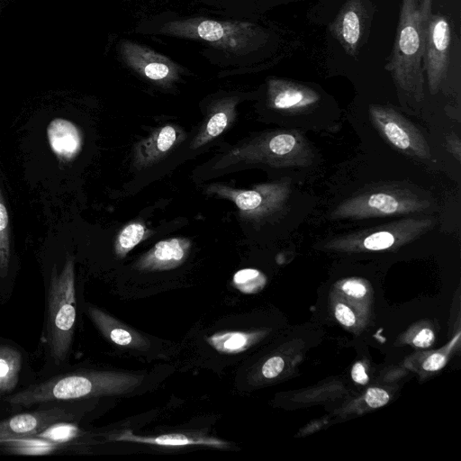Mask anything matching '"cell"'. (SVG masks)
<instances>
[{
    "label": "cell",
    "mask_w": 461,
    "mask_h": 461,
    "mask_svg": "<svg viewBox=\"0 0 461 461\" xmlns=\"http://www.w3.org/2000/svg\"><path fill=\"white\" fill-rule=\"evenodd\" d=\"M143 375L115 372H79L54 376L5 399L12 406L68 402L83 398L129 393Z\"/></svg>",
    "instance_id": "6da1fadb"
},
{
    "label": "cell",
    "mask_w": 461,
    "mask_h": 461,
    "mask_svg": "<svg viewBox=\"0 0 461 461\" xmlns=\"http://www.w3.org/2000/svg\"><path fill=\"white\" fill-rule=\"evenodd\" d=\"M433 0H402L399 23L387 69L396 83L418 96L422 92V69Z\"/></svg>",
    "instance_id": "7a4b0ae2"
},
{
    "label": "cell",
    "mask_w": 461,
    "mask_h": 461,
    "mask_svg": "<svg viewBox=\"0 0 461 461\" xmlns=\"http://www.w3.org/2000/svg\"><path fill=\"white\" fill-rule=\"evenodd\" d=\"M47 305V341L50 357L59 365L69 353L77 317L75 266L70 256L60 272L53 267Z\"/></svg>",
    "instance_id": "3957f363"
},
{
    "label": "cell",
    "mask_w": 461,
    "mask_h": 461,
    "mask_svg": "<svg viewBox=\"0 0 461 461\" xmlns=\"http://www.w3.org/2000/svg\"><path fill=\"white\" fill-rule=\"evenodd\" d=\"M158 32L205 41L233 54H245L263 43L266 34L256 24L243 21L189 18L165 23Z\"/></svg>",
    "instance_id": "277c9868"
},
{
    "label": "cell",
    "mask_w": 461,
    "mask_h": 461,
    "mask_svg": "<svg viewBox=\"0 0 461 461\" xmlns=\"http://www.w3.org/2000/svg\"><path fill=\"white\" fill-rule=\"evenodd\" d=\"M83 435L76 423L58 421L38 433L1 441L0 447L15 455L44 456L73 447Z\"/></svg>",
    "instance_id": "5b68a950"
},
{
    "label": "cell",
    "mask_w": 461,
    "mask_h": 461,
    "mask_svg": "<svg viewBox=\"0 0 461 461\" xmlns=\"http://www.w3.org/2000/svg\"><path fill=\"white\" fill-rule=\"evenodd\" d=\"M206 191L233 202L240 214L248 218L266 215L275 210L285 197L284 189L276 184L260 185L248 190L214 183Z\"/></svg>",
    "instance_id": "8992f818"
},
{
    "label": "cell",
    "mask_w": 461,
    "mask_h": 461,
    "mask_svg": "<svg viewBox=\"0 0 461 461\" xmlns=\"http://www.w3.org/2000/svg\"><path fill=\"white\" fill-rule=\"evenodd\" d=\"M119 50L128 67L155 84L169 86L178 78L177 65L146 46L123 41L120 43Z\"/></svg>",
    "instance_id": "52a82bcc"
},
{
    "label": "cell",
    "mask_w": 461,
    "mask_h": 461,
    "mask_svg": "<svg viewBox=\"0 0 461 461\" xmlns=\"http://www.w3.org/2000/svg\"><path fill=\"white\" fill-rule=\"evenodd\" d=\"M58 402L0 420V442L38 433L58 421H72L76 411L69 404Z\"/></svg>",
    "instance_id": "ba28073f"
},
{
    "label": "cell",
    "mask_w": 461,
    "mask_h": 461,
    "mask_svg": "<svg viewBox=\"0 0 461 461\" xmlns=\"http://www.w3.org/2000/svg\"><path fill=\"white\" fill-rule=\"evenodd\" d=\"M450 41L451 31L447 20L440 15H432L423 59L431 91L438 86L447 70Z\"/></svg>",
    "instance_id": "9c48e42d"
},
{
    "label": "cell",
    "mask_w": 461,
    "mask_h": 461,
    "mask_svg": "<svg viewBox=\"0 0 461 461\" xmlns=\"http://www.w3.org/2000/svg\"><path fill=\"white\" fill-rule=\"evenodd\" d=\"M371 114L386 139L396 148L420 156L428 155V149L419 132L392 110L373 107Z\"/></svg>",
    "instance_id": "30bf717a"
},
{
    "label": "cell",
    "mask_w": 461,
    "mask_h": 461,
    "mask_svg": "<svg viewBox=\"0 0 461 461\" xmlns=\"http://www.w3.org/2000/svg\"><path fill=\"white\" fill-rule=\"evenodd\" d=\"M183 134L178 127L167 124L139 141L133 154L135 168L141 170L158 163L181 141Z\"/></svg>",
    "instance_id": "8fae6325"
},
{
    "label": "cell",
    "mask_w": 461,
    "mask_h": 461,
    "mask_svg": "<svg viewBox=\"0 0 461 461\" xmlns=\"http://www.w3.org/2000/svg\"><path fill=\"white\" fill-rule=\"evenodd\" d=\"M191 246V240L185 238L160 240L139 258L135 268L140 271H162L176 268L185 262Z\"/></svg>",
    "instance_id": "7c38bea8"
},
{
    "label": "cell",
    "mask_w": 461,
    "mask_h": 461,
    "mask_svg": "<svg viewBox=\"0 0 461 461\" xmlns=\"http://www.w3.org/2000/svg\"><path fill=\"white\" fill-rule=\"evenodd\" d=\"M411 201H404L387 193H375L351 201L343 205L340 214L354 216L385 215L403 212L412 209Z\"/></svg>",
    "instance_id": "4fadbf2b"
},
{
    "label": "cell",
    "mask_w": 461,
    "mask_h": 461,
    "mask_svg": "<svg viewBox=\"0 0 461 461\" xmlns=\"http://www.w3.org/2000/svg\"><path fill=\"white\" fill-rule=\"evenodd\" d=\"M46 131L51 150L61 161L68 162L80 152L82 134L72 122L55 118L49 123Z\"/></svg>",
    "instance_id": "5bb4252c"
},
{
    "label": "cell",
    "mask_w": 461,
    "mask_h": 461,
    "mask_svg": "<svg viewBox=\"0 0 461 461\" xmlns=\"http://www.w3.org/2000/svg\"><path fill=\"white\" fill-rule=\"evenodd\" d=\"M88 314L99 330L121 347L145 349L149 343L136 331L95 307H88Z\"/></svg>",
    "instance_id": "9a60e30c"
},
{
    "label": "cell",
    "mask_w": 461,
    "mask_h": 461,
    "mask_svg": "<svg viewBox=\"0 0 461 461\" xmlns=\"http://www.w3.org/2000/svg\"><path fill=\"white\" fill-rule=\"evenodd\" d=\"M236 104V98H225L215 104L204 124L194 137L191 148L198 149L221 135L233 122Z\"/></svg>",
    "instance_id": "2e32d148"
},
{
    "label": "cell",
    "mask_w": 461,
    "mask_h": 461,
    "mask_svg": "<svg viewBox=\"0 0 461 461\" xmlns=\"http://www.w3.org/2000/svg\"><path fill=\"white\" fill-rule=\"evenodd\" d=\"M268 96L271 105L281 110L308 105L318 98L311 89L279 79L269 80Z\"/></svg>",
    "instance_id": "e0dca14e"
},
{
    "label": "cell",
    "mask_w": 461,
    "mask_h": 461,
    "mask_svg": "<svg viewBox=\"0 0 461 461\" xmlns=\"http://www.w3.org/2000/svg\"><path fill=\"white\" fill-rule=\"evenodd\" d=\"M120 441H131L158 446L184 447L191 445L225 446L226 442L216 438H193L180 433L164 434L156 437H140L126 431L116 438Z\"/></svg>",
    "instance_id": "ac0fdd59"
},
{
    "label": "cell",
    "mask_w": 461,
    "mask_h": 461,
    "mask_svg": "<svg viewBox=\"0 0 461 461\" xmlns=\"http://www.w3.org/2000/svg\"><path fill=\"white\" fill-rule=\"evenodd\" d=\"M334 32L344 48L353 53L361 35V19L355 4L348 5L339 14L334 25Z\"/></svg>",
    "instance_id": "d6986e66"
},
{
    "label": "cell",
    "mask_w": 461,
    "mask_h": 461,
    "mask_svg": "<svg viewBox=\"0 0 461 461\" xmlns=\"http://www.w3.org/2000/svg\"><path fill=\"white\" fill-rule=\"evenodd\" d=\"M23 357L19 350L0 345V393L13 391L18 384Z\"/></svg>",
    "instance_id": "ffe728a7"
},
{
    "label": "cell",
    "mask_w": 461,
    "mask_h": 461,
    "mask_svg": "<svg viewBox=\"0 0 461 461\" xmlns=\"http://www.w3.org/2000/svg\"><path fill=\"white\" fill-rule=\"evenodd\" d=\"M254 336L241 331L219 332L207 339V341L218 352L224 354H237L245 350Z\"/></svg>",
    "instance_id": "44dd1931"
},
{
    "label": "cell",
    "mask_w": 461,
    "mask_h": 461,
    "mask_svg": "<svg viewBox=\"0 0 461 461\" xmlns=\"http://www.w3.org/2000/svg\"><path fill=\"white\" fill-rule=\"evenodd\" d=\"M150 231L140 222H131L125 225L118 233L114 251L118 258L125 257L140 242L147 239Z\"/></svg>",
    "instance_id": "7402d4cb"
},
{
    "label": "cell",
    "mask_w": 461,
    "mask_h": 461,
    "mask_svg": "<svg viewBox=\"0 0 461 461\" xmlns=\"http://www.w3.org/2000/svg\"><path fill=\"white\" fill-rule=\"evenodd\" d=\"M11 258L9 216L0 188V276H5Z\"/></svg>",
    "instance_id": "603a6c76"
},
{
    "label": "cell",
    "mask_w": 461,
    "mask_h": 461,
    "mask_svg": "<svg viewBox=\"0 0 461 461\" xmlns=\"http://www.w3.org/2000/svg\"><path fill=\"white\" fill-rule=\"evenodd\" d=\"M233 285L240 292L250 294L257 292L263 285L262 274L253 268H244L233 276Z\"/></svg>",
    "instance_id": "cb8c5ba5"
},
{
    "label": "cell",
    "mask_w": 461,
    "mask_h": 461,
    "mask_svg": "<svg viewBox=\"0 0 461 461\" xmlns=\"http://www.w3.org/2000/svg\"><path fill=\"white\" fill-rule=\"evenodd\" d=\"M395 243V236L388 230H379L368 235L363 245L369 250H382L391 248Z\"/></svg>",
    "instance_id": "d4e9b609"
},
{
    "label": "cell",
    "mask_w": 461,
    "mask_h": 461,
    "mask_svg": "<svg viewBox=\"0 0 461 461\" xmlns=\"http://www.w3.org/2000/svg\"><path fill=\"white\" fill-rule=\"evenodd\" d=\"M389 394L380 388H369L366 393V402L372 408H378L385 405L389 401Z\"/></svg>",
    "instance_id": "484cf974"
},
{
    "label": "cell",
    "mask_w": 461,
    "mask_h": 461,
    "mask_svg": "<svg viewBox=\"0 0 461 461\" xmlns=\"http://www.w3.org/2000/svg\"><path fill=\"white\" fill-rule=\"evenodd\" d=\"M284 366L285 362L281 357H272L263 365L262 375L266 378H274L282 372Z\"/></svg>",
    "instance_id": "4316f807"
},
{
    "label": "cell",
    "mask_w": 461,
    "mask_h": 461,
    "mask_svg": "<svg viewBox=\"0 0 461 461\" xmlns=\"http://www.w3.org/2000/svg\"><path fill=\"white\" fill-rule=\"evenodd\" d=\"M335 317L344 326H352L356 323L354 312L348 306L343 303H338L336 305Z\"/></svg>",
    "instance_id": "83f0119b"
},
{
    "label": "cell",
    "mask_w": 461,
    "mask_h": 461,
    "mask_svg": "<svg viewBox=\"0 0 461 461\" xmlns=\"http://www.w3.org/2000/svg\"><path fill=\"white\" fill-rule=\"evenodd\" d=\"M342 291L355 298L363 297L366 294V286L356 280H349L345 282L341 286Z\"/></svg>",
    "instance_id": "f1b7e54d"
},
{
    "label": "cell",
    "mask_w": 461,
    "mask_h": 461,
    "mask_svg": "<svg viewBox=\"0 0 461 461\" xmlns=\"http://www.w3.org/2000/svg\"><path fill=\"white\" fill-rule=\"evenodd\" d=\"M447 362L446 357L439 353L429 356L423 363L422 367L427 371H437L441 369Z\"/></svg>",
    "instance_id": "f546056e"
},
{
    "label": "cell",
    "mask_w": 461,
    "mask_h": 461,
    "mask_svg": "<svg viewBox=\"0 0 461 461\" xmlns=\"http://www.w3.org/2000/svg\"><path fill=\"white\" fill-rule=\"evenodd\" d=\"M434 342V333L429 329L421 330L413 339L412 343L418 348H428Z\"/></svg>",
    "instance_id": "4dcf8cb0"
},
{
    "label": "cell",
    "mask_w": 461,
    "mask_h": 461,
    "mask_svg": "<svg viewBox=\"0 0 461 461\" xmlns=\"http://www.w3.org/2000/svg\"><path fill=\"white\" fill-rule=\"evenodd\" d=\"M351 377L356 383L360 384H366L368 382V375L366 373L365 367L359 362L353 366Z\"/></svg>",
    "instance_id": "1f68e13d"
}]
</instances>
